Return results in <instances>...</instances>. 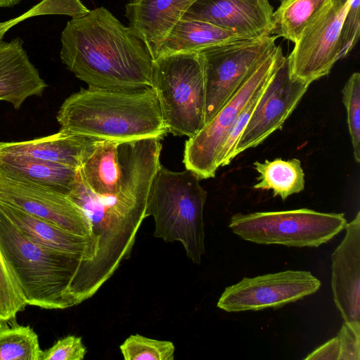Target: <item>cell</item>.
I'll use <instances>...</instances> for the list:
<instances>
[{
  "mask_svg": "<svg viewBox=\"0 0 360 360\" xmlns=\"http://www.w3.org/2000/svg\"><path fill=\"white\" fill-rule=\"evenodd\" d=\"M60 58L88 86L152 87L153 58L141 39L103 6L68 20Z\"/></svg>",
  "mask_w": 360,
  "mask_h": 360,
  "instance_id": "cell-1",
  "label": "cell"
},
{
  "mask_svg": "<svg viewBox=\"0 0 360 360\" xmlns=\"http://www.w3.org/2000/svg\"><path fill=\"white\" fill-rule=\"evenodd\" d=\"M56 120L60 129L93 139H162L168 133L151 86L81 88L65 99Z\"/></svg>",
  "mask_w": 360,
  "mask_h": 360,
  "instance_id": "cell-2",
  "label": "cell"
},
{
  "mask_svg": "<svg viewBox=\"0 0 360 360\" xmlns=\"http://www.w3.org/2000/svg\"><path fill=\"white\" fill-rule=\"evenodd\" d=\"M0 252L27 305L64 309L79 304L83 258L31 241L1 209Z\"/></svg>",
  "mask_w": 360,
  "mask_h": 360,
  "instance_id": "cell-3",
  "label": "cell"
},
{
  "mask_svg": "<svg viewBox=\"0 0 360 360\" xmlns=\"http://www.w3.org/2000/svg\"><path fill=\"white\" fill-rule=\"evenodd\" d=\"M191 171L158 169L149 191L146 217L155 221L154 236L180 242L187 257L200 264L205 253L203 210L207 193Z\"/></svg>",
  "mask_w": 360,
  "mask_h": 360,
  "instance_id": "cell-4",
  "label": "cell"
},
{
  "mask_svg": "<svg viewBox=\"0 0 360 360\" xmlns=\"http://www.w3.org/2000/svg\"><path fill=\"white\" fill-rule=\"evenodd\" d=\"M152 87L169 133L188 138L205 124V77L201 53L183 52L153 60Z\"/></svg>",
  "mask_w": 360,
  "mask_h": 360,
  "instance_id": "cell-5",
  "label": "cell"
},
{
  "mask_svg": "<svg viewBox=\"0 0 360 360\" xmlns=\"http://www.w3.org/2000/svg\"><path fill=\"white\" fill-rule=\"evenodd\" d=\"M343 213H325L308 208L237 213L229 227L245 240L257 244L318 248L343 231Z\"/></svg>",
  "mask_w": 360,
  "mask_h": 360,
  "instance_id": "cell-6",
  "label": "cell"
},
{
  "mask_svg": "<svg viewBox=\"0 0 360 360\" xmlns=\"http://www.w3.org/2000/svg\"><path fill=\"white\" fill-rule=\"evenodd\" d=\"M284 55L276 46L252 70L215 116L186 141L184 164L200 179L213 178L226 139L241 112L256 92L264 86Z\"/></svg>",
  "mask_w": 360,
  "mask_h": 360,
  "instance_id": "cell-7",
  "label": "cell"
},
{
  "mask_svg": "<svg viewBox=\"0 0 360 360\" xmlns=\"http://www.w3.org/2000/svg\"><path fill=\"white\" fill-rule=\"evenodd\" d=\"M276 39L274 35L238 39L200 52L205 65V124L276 46Z\"/></svg>",
  "mask_w": 360,
  "mask_h": 360,
  "instance_id": "cell-8",
  "label": "cell"
},
{
  "mask_svg": "<svg viewBox=\"0 0 360 360\" xmlns=\"http://www.w3.org/2000/svg\"><path fill=\"white\" fill-rule=\"evenodd\" d=\"M321 285L310 271L303 270L245 277L225 288L217 306L227 312L278 309L314 294Z\"/></svg>",
  "mask_w": 360,
  "mask_h": 360,
  "instance_id": "cell-9",
  "label": "cell"
},
{
  "mask_svg": "<svg viewBox=\"0 0 360 360\" xmlns=\"http://www.w3.org/2000/svg\"><path fill=\"white\" fill-rule=\"evenodd\" d=\"M350 0H330L307 27L289 56L292 78L310 85L328 75L340 60V33Z\"/></svg>",
  "mask_w": 360,
  "mask_h": 360,
  "instance_id": "cell-10",
  "label": "cell"
},
{
  "mask_svg": "<svg viewBox=\"0 0 360 360\" xmlns=\"http://www.w3.org/2000/svg\"><path fill=\"white\" fill-rule=\"evenodd\" d=\"M309 85L292 78L287 56L276 68L237 143L235 158L282 128Z\"/></svg>",
  "mask_w": 360,
  "mask_h": 360,
  "instance_id": "cell-11",
  "label": "cell"
},
{
  "mask_svg": "<svg viewBox=\"0 0 360 360\" xmlns=\"http://www.w3.org/2000/svg\"><path fill=\"white\" fill-rule=\"evenodd\" d=\"M0 200L72 233L94 238L91 223L68 195L0 176Z\"/></svg>",
  "mask_w": 360,
  "mask_h": 360,
  "instance_id": "cell-12",
  "label": "cell"
},
{
  "mask_svg": "<svg viewBox=\"0 0 360 360\" xmlns=\"http://www.w3.org/2000/svg\"><path fill=\"white\" fill-rule=\"evenodd\" d=\"M274 8L269 0H197L183 15L232 31L243 39L271 35Z\"/></svg>",
  "mask_w": 360,
  "mask_h": 360,
  "instance_id": "cell-13",
  "label": "cell"
},
{
  "mask_svg": "<svg viewBox=\"0 0 360 360\" xmlns=\"http://www.w3.org/2000/svg\"><path fill=\"white\" fill-rule=\"evenodd\" d=\"M345 229L331 255L333 296L344 322L360 324V212Z\"/></svg>",
  "mask_w": 360,
  "mask_h": 360,
  "instance_id": "cell-14",
  "label": "cell"
},
{
  "mask_svg": "<svg viewBox=\"0 0 360 360\" xmlns=\"http://www.w3.org/2000/svg\"><path fill=\"white\" fill-rule=\"evenodd\" d=\"M0 209L31 241L46 248L83 258L84 264L79 275L77 291L78 301L81 303L79 299L83 278L89 264L96 255V240L91 237L72 233L1 200Z\"/></svg>",
  "mask_w": 360,
  "mask_h": 360,
  "instance_id": "cell-15",
  "label": "cell"
},
{
  "mask_svg": "<svg viewBox=\"0 0 360 360\" xmlns=\"http://www.w3.org/2000/svg\"><path fill=\"white\" fill-rule=\"evenodd\" d=\"M197 0H130L125 6L129 28L144 43L153 60L169 32Z\"/></svg>",
  "mask_w": 360,
  "mask_h": 360,
  "instance_id": "cell-16",
  "label": "cell"
},
{
  "mask_svg": "<svg viewBox=\"0 0 360 360\" xmlns=\"http://www.w3.org/2000/svg\"><path fill=\"white\" fill-rule=\"evenodd\" d=\"M20 37L0 41V101L18 110L31 96H41L47 87L30 61Z\"/></svg>",
  "mask_w": 360,
  "mask_h": 360,
  "instance_id": "cell-17",
  "label": "cell"
},
{
  "mask_svg": "<svg viewBox=\"0 0 360 360\" xmlns=\"http://www.w3.org/2000/svg\"><path fill=\"white\" fill-rule=\"evenodd\" d=\"M93 140L60 129L32 140L0 142V155L26 156L78 169Z\"/></svg>",
  "mask_w": 360,
  "mask_h": 360,
  "instance_id": "cell-18",
  "label": "cell"
},
{
  "mask_svg": "<svg viewBox=\"0 0 360 360\" xmlns=\"http://www.w3.org/2000/svg\"><path fill=\"white\" fill-rule=\"evenodd\" d=\"M0 176L30 181L68 195L77 169L22 155H0Z\"/></svg>",
  "mask_w": 360,
  "mask_h": 360,
  "instance_id": "cell-19",
  "label": "cell"
},
{
  "mask_svg": "<svg viewBox=\"0 0 360 360\" xmlns=\"http://www.w3.org/2000/svg\"><path fill=\"white\" fill-rule=\"evenodd\" d=\"M238 39L243 38L213 24L182 17L162 43L158 56L183 52L200 53Z\"/></svg>",
  "mask_w": 360,
  "mask_h": 360,
  "instance_id": "cell-20",
  "label": "cell"
},
{
  "mask_svg": "<svg viewBox=\"0 0 360 360\" xmlns=\"http://www.w3.org/2000/svg\"><path fill=\"white\" fill-rule=\"evenodd\" d=\"M254 167L259 174L253 186L255 189L271 190L274 196H280L284 200L304 188V172L298 159L256 161Z\"/></svg>",
  "mask_w": 360,
  "mask_h": 360,
  "instance_id": "cell-21",
  "label": "cell"
},
{
  "mask_svg": "<svg viewBox=\"0 0 360 360\" xmlns=\"http://www.w3.org/2000/svg\"><path fill=\"white\" fill-rule=\"evenodd\" d=\"M330 0H282L273 13L272 34L295 44Z\"/></svg>",
  "mask_w": 360,
  "mask_h": 360,
  "instance_id": "cell-22",
  "label": "cell"
},
{
  "mask_svg": "<svg viewBox=\"0 0 360 360\" xmlns=\"http://www.w3.org/2000/svg\"><path fill=\"white\" fill-rule=\"evenodd\" d=\"M42 351L30 326L15 321L0 323V360H40Z\"/></svg>",
  "mask_w": 360,
  "mask_h": 360,
  "instance_id": "cell-23",
  "label": "cell"
},
{
  "mask_svg": "<svg viewBox=\"0 0 360 360\" xmlns=\"http://www.w3.org/2000/svg\"><path fill=\"white\" fill-rule=\"evenodd\" d=\"M304 359L359 360L360 324L344 322L336 337L315 349Z\"/></svg>",
  "mask_w": 360,
  "mask_h": 360,
  "instance_id": "cell-24",
  "label": "cell"
},
{
  "mask_svg": "<svg viewBox=\"0 0 360 360\" xmlns=\"http://www.w3.org/2000/svg\"><path fill=\"white\" fill-rule=\"evenodd\" d=\"M125 360H173L175 347L170 341L131 335L120 346Z\"/></svg>",
  "mask_w": 360,
  "mask_h": 360,
  "instance_id": "cell-25",
  "label": "cell"
},
{
  "mask_svg": "<svg viewBox=\"0 0 360 360\" xmlns=\"http://www.w3.org/2000/svg\"><path fill=\"white\" fill-rule=\"evenodd\" d=\"M342 102L356 162H360V74L353 73L342 90Z\"/></svg>",
  "mask_w": 360,
  "mask_h": 360,
  "instance_id": "cell-26",
  "label": "cell"
},
{
  "mask_svg": "<svg viewBox=\"0 0 360 360\" xmlns=\"http://www.w3.org/2000/svg\"><path fill=\"white\" fill-rule=\"evenodd\" d=\"M26 306L0 252V323L15 322L17 314Z\"/></svg>",
  "mask_w": 360,
  "mask_h": 360,
  "instance_id": "cell-27",
  "label": "cell"
},
{
  "mask_svg": "<svg viewBox=\"0 0 360 360\" xmlns=\"http://www.w3.org/2000/svg\"><path fill=\"white\" fill-rule=\"evenodd\" d=\"M266 84L259 89L252 96L251 100L240 114L231 130L229 133L221 150L219 167L228 165L235 158L234 152L238 139L248 122L253 110L257 105Z\"/></svg>",
  "mask_w": 360,
  "mask_h": 360,
  "instance_id": "cell-28",
  "label": "cell"
},
{
  "mask_svg": "<svg viewBox=\"0 0 360 360\" xmlns=\"http://www.w3.org/2000/svg\"><path fill=\"white\" fill-rule=\"evenodd\" d=\"M360 34V0H350L340 33V59L356 44Z\"/></svg>",
  "mask_w": 360,
  "mask_h": 360,
  "instance_id": "cell-29",
  "label": "cell"
},
{
  "mask_svg": "<svg viewBox=\"0 0 360 360\" xmlns=\"http://www.w3.org/2000/svg\"><path fill=\"white\" fill-rule=\"evenodd\" d=\"M87 352L82 338L73 335L59 339L42 351L40 360H82Z\"/></svg>",
  "mask_w": 360,
  "mask_h": 360,
  "instance_id": "cell-30",
  "label": "cell"
},
{
  "mask_svg": "<svg viewBox=\"0 0 360 360\" xmlns=\"http://www.w3.org/2000/svg\"><path fill=\"white\" fill-rule=\"evenodd\" d=\"M32 17V11H27L25 13L14 18L8 20L6 21L0 22V41L4 38V35L11 28L18 25V23L24 21L25 20Z\"/></svg>",
  "mask_w": 360,
  "mask_h": 360,
  "instance_id": "cell-31",
  "label": "cell"
},
{
  "mask_svg": "<svg viewBox=\"0 0 360 360\" xmlns=\"http://www.w3.org/2000/svg\"><path fill=\"white\" fill-rule=\"evenodd\" d=\"M22 0H0V8L12 7L19 4Z\"/></svg>",
  "mask_w": 360,
  "mask_h": 360,
  "instance_id": "cell-32",
  "label": "cell"
},
{
  "mask_svg": "<svg viewBox=\"0 0 360 360\" xmlns=\"http://www.w3.org/2000/svg\"><path fill=\"white\" fill-rule=\"evenodd\" d=\"M281 1H282V0H281Z\"/></svg>",
  "mask_w": 360,
  "mask_h": 360,
  "instance_id": "cell-33",
  "label": "cell"
}]
</instances>
